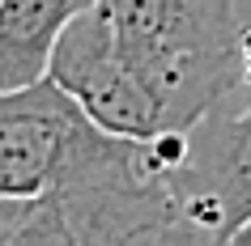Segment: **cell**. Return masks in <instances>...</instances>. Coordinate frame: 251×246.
Masks as SVG:
<instances>
[{
  "mask_svg": "<svg viewBox=\"0 0 251 246\" xmlns=\"http://www.w3.org/2000/svg\"><path fill=\"white\" fill-rule=\"evenodd\" d=\"M13 242H60V225L47 195H34V200L0 195V246Z\"/></svg>",
  "mask_w": 251,
  "mask_h": 246,
  "instance_id": "6",
  "label": "cell"
},
{
  "mask_svg": "<svg viewBox=\"0 0 251 246\" xmlns=\"http://www.w3.org/2000/svg\"><path fill=\"white\" fill-rule=\"evenodd\" d=\"M243 89H251V26H243Z\"/></svg>",
  "mask_w": 251,
  "mask_h": 246,
  "instance_id": "7",
  "label": "cell"
},
{
  "mask_svg": "<svg viewBox=\"0 0 251 246\" xmlns=\"http://www.w3.org/2000/svg\"><path fill=\"white\" fill-rule=\"evenodd\" d=\"M234 242H243V246H251V225H243V229H238V238Z\"/></svg>",
  "mask_w": 251,
  "mask_h": 246,
  "instance_id": "8",
  "label": "cell"
},
{
  "mask_svg": "<svg viewBox=\"0 0 251 246\" xmlns=\"http://www.w3.org/2000/svg\"><path fill=\"white\" fill-rule=\"evenodd\" d=\"M94 0H0V93L47 77L64 26Z\"/></svg>",
  "mask_w": 251,
  "mask_h": 246,
  "instance_id": "5",
  "label": "cell"
},
{
  "mask_svg": "<svg viewBox=\"0 0 251 246\" xmlns=\"http://www.w3.org/2000/svg\"><path fill=\"white\" fill-rule=\"evenodd\" d=\"M166 179L149 140L115 136L51 77L0 93V195L98 191Z\"/></svg>",
  "mask_w": 251,
  "mask_h": 246,
  "instance_id": "2",
  "label": "cell"
},
{
  "mask_svg": "<svg viewBox=\"0 0 251 246\" xmlns=\"http://www.w3.org/2000/svg\"><path fill=\"white\" fill-rule=\"evenodd\" d=\"M98 9L166 132L192 128L243 89V26L234 0H98Z\"/></svg>",
  "mask_w": 251,
  "mask_h": 246,
  "instance_id": "1",
  "label": "cell"
},
{
  "mask_svg": "<svg viewBox=\"0 0 251 246\" xmlns=\"http://www.w3.org/2000/svg\"><path fill=\"white\" fill-rule=\"evenodd\" d=\"M47 77L60 81L90 111L94 123H102L115 136L149 140V136L166 132L149 89L141 85V77L119 51L115 30H111L106 13L98 9V0L64 26V34L51 51V64H47Z\"/></svg>",
  "mask_w": 251,
  "mask_h": 246,
  "instance_id": "4",
  "label": "cell"
},
{
  "mask_svg": "<svg viewBox=\"0 0 251 246\" xmlns=\"http://www.w3.org/2000/svg\"><path fill=\"white\" fill-rule=\"evenodd\" d=\"M226 102L187 128V153L166 174L200 242H234L251 225V102L243 111Z\"/></svg>",
  "mask_w": 251,
  "mask_h": 246,
  "instance_id": "3",
  "label": "cell"
}]
</instances>
